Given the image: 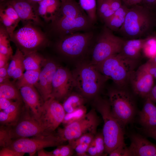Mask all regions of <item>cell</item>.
<instances>
[{
    "instance_id": "1",
    "label": "cell",
    "mask_w": 156,
    "mask_h": 156,
    "mask_svg": "<svg viewBox=\"0 0 156 156\" xmlns=\"http://www.w3.org/2000/svg\"><path fill=\"white\" fill-rule=\"evenodd\" d=\"M156 25L155 13L137 4L129 8L124 22L118 31L128 39L142 38L152 33Z\"/></svg>"
},
{
    "instance_id": "2",
    "label": "cell",
    "mask_w": 156,
    "mask_h": 156,
    "mask_svg": "<svg viewBox=\"0 0 156 156\" xmlns=\"http://www.w3.org/2000/svg\"><path fill=\"white\" fill-rule=\"evenodd\" d=\"M138 62V60L129 58L120 53L94 66L106 78L112 80L118 87L125 88Z\"/></svg>"
},
{
    "instance_id": "3",
    "label": "cell",
    "mask_w": 156,
    "mask_h": 156,
    "mask_svg": "<svg viewBox=\"0 0 156 156\" xmlns=\"http://www.w3.org/2000/svg\"><path fill=\"white\" fill-rule=\"evenodd\" d=\"M95 104L103 120L102 133L105 153L109 154L119 146L125 144L123 127L113 114L108 100L98 99Z\"/></svg>"
},
{
    "instance_id": "4",
    "label": "cell",
    "mask_w": 156,
    "mask_h": 156,
    "mask_svg": "<svg viewBox=\"0 0 156 156\" xmlns=\"http://www.w3.org/2000/svg\"><path fill=\"white\" fill-rule=\"evenodd\" d=\"M72 74L75 87L83 96L88 97L96 95L108 80L91 63L80 64Z\"/></svg>"
},
{
    "instance_id": "5",
    "label": "cell",
    "mask_w": 156,
    "mask_h": 156,
    "mask_svg": "<svg viewBox=\"0 0 156 156\" xmlns=\"http://www.w3.org/2000/svg\"><path fill=\"white\" fill-rule=\"evenodd\" d=\"M109 100L112 113L120 124L124 127L133 119L135 106L131 95L125 88L111 90Z\"/></svg>"
},
{
    "instance_id": "6",
    "label": "cell",
    "mask_w": 156,
    "mask_h": 156,
    "mask_svg": "<svg viewBox=\"0 0 156 156\" xmlns=\"http://www.w3.org/2000/svg\"><path fill=\"white\" fill-rule=\"evenodd\" d=\"M99 120L95 110L93 109L81 119L64 126L57 134L63 142L75 140L88 133L96 134Z\"/></svg>"
},
{
    "instance_id": "7",
    "label": "cell",
    "mask_w": 156,
    "mask_h": 156,
    "mask_svg": "<svg viewBox=\"0 0 156 156\" xmlns=\"http://www.w3.org/2000/svg\"><path fill=\"white\" fill-rule=\"evenodd\" d=\"M125 40L105 27L93 49L91 64L96 66L109 57L120 53Z\"/></svg>"
},
{
    "instance_id": "8",
    "label": "cell",
    "mask_w": 156,
    "mask_h": 156,
    "mask_svg": "<svg viewBox=\"0 0 156 156\" xmlns=\"http://www.w3.org/2000/svg\"><path fill=\"white\" fill-rule=\"evenodd\" d=\"M8 127L10 136L13 140L48 135L44 132L39 122L29 107L25 104L21 114L16 122Z\"/></svg>"
},
{
    "instance_id": "9",
    "label": "cell",
    "mask_w": 156,
    "mask_h": 156,
    "mask_svg": "<svg viewBox=\"0 0 156 156\" xmlns=\"http://www.w3.org/2000/svg\"><path fill=\"white\" fill-rule=\"evenodd\" d=\"M66 113L62 105L54 98L51 97L44 101L38 120L44 133H54Z\"/></svg>"
},
{
    "instance_id": "10",
    "label": "cell",
    "mask_w": 156,
    "mask_h": 156,
    "mask_svg": "<svg viewBox=\"0 0 156 156\" xmlns=\"http://www.w3.org/2000/svg\"><path fill=\"white\" fill-rule=\"evenodd\" d=\"M10 38L24 55L36 51L47 40L43 34L29 23L14 31Z\"/></svg>"
},
{
    "instance_id": "11",
    "label": "cell",
    "mask_w": 156,
    "mask_h": 156,
    "mask_svg": "<svg viewBox=\"0 0 156 156\" xmlns=\"http://www.w3.org/2000/svg\"><path fill=\"white\" fill-rule=\"evenodd\" d=\"M62 143L57 135L53 133L14 140L8 148L32 155L42 149L59 146Z\"/></svg>"
},
{
    "instance_id": "12",
    "label": "cell",
    "mask_w": 156,
    "mask_h": 156,
    "mask_svg": "<svg viewBox=\"0 0 156 156\" xmlns=\"http://www.w3.org/2000/svg\"><path fill=\"white\" fill-rule=\"evenodd\" d=\"M93 36L91 32H76L63 36L58 43V48L63 54L75 57L86 51Z\"/></svg>"
},
{
    "instance_id": "13",
    "label": "cell",
    "mask_w": 156,
    "mask_h": 156,
    "mask_svg": "<svg viewBox=\"0 0 156 156\" xmlns=\"http://www.w3.org/2000/svg\"><path fill=\"white\" fill-rule=\"evenodd\" d=\"M52 22L54 29L63 36L87 30L93 23L85 13L76 17H57Z\"/></svg>"
},
{
    "instance_id": "14",
    "label": "cell",
    "mask_w": 156,
    "mask_h": 156,
    "mask_svg": "<svg viewBox=\"0 0 156 156\" xmlns=\"http://www.w3.org/2000/svg\"><path fill=\"white\" fill-rule=\"evenodd\" d=\"M154 79L144 64L132 72L129 83L135 94L146 98L154 86Z\"/></svg>"
},
{
    "instance_id": "15",
    "label": "cell",
    "mask_w": 156,
    "mask_h": 156,
    "mask_svg": "<svg viewBox=\"0 0 156 156\" xmlns=\"http://www.w3.org/2000/svg\"><path fill=\"white\" fill-rule=\"evenodd\" d=\"M75 87L73 76L68 70L58 67L53 77L51 97L60 100L67 96Z\"/></svg>"
},
{
    "instance_id": "16",
    "label": "cell",
    "mask_w": 156,
    "mask_h": 156,
    "mask_svg": "<svg viewBox=\"0 0 156 156\" xmlns=\"http://www.w3.org/2000/svg\"><path fill=\"white\" fill-rule=\"evenodd\" d=\"M57 67L54 62L48 60L40 70L38 81L34 86L44 102L51 97L52 80Z\"/></svg>"
},
{
    "instance_id": "17",
    "label": "cell",
    "mask_w": 156,
    "mask_h": 156,
    "mask_svg": "<svg viewBox=\"0 0 156 156\" xmlns=\"http://www.w3.org/2000/svg\"><path fill=\"white\" fill-rule=\"evenodd\" d=\"M130 146L127 147L125 156H154L156 145L139 134L130 136Z\"/></svg>"
},
{
    "instance_id": "18",
    "label": "cell",
    "mask_w": 156,
    "mask_h": 156,
    "mask_svg": "<svg viewBox=\"0 0 156 156\" xmlns=\"http://www.w3.org/2000/svg\"><path fill=\"white\" fill-rule=\"evenodd\" d=\"M16 11L20 20L41 24L33 4L27 0H9L7 2Z\"/></svg>"
},
{
    "instance_id": "19",
    "label": "cell",
    "mask_w": 156,
    "mask_h": 156,
    "mask_svg": "<svg viewBox=\"0 0 156 156\" xmlns=\"http://www.w3.org/2000/svg\"><path fill=\"white\" fill-rule=\"evenodd\" d=\"M19 90L23 101L38 120L44 102L42 101L40 95L33 86H24Z\"/></svg>"
},
{
    "instance_id": "20",
    "label": "cell",
    "mask_w": 156,
    "mask_h": 156,
    "mask_svg": "<svg viewBox=\"0 0 156 156\" xmlns=\"http://www.w3.org/2000/svg\"><path fill=\"white\" fill-rule=\"evenodd\" d=\"M139 121L144 129L156 127V105L149 98H145L143 108L139 113Z\"/></svg>"
},
{
    "instance_id": "21",
    "label": "cell",
    "mask_w": 156,
    "mask_h": 156,
    "mask_svg": "<svg viewBox=\"0 0 156 156\" xmlns=\"http://www.w3.org/2000/svg\"><path fill=\"white\" fill-rule=\"evenodd\" d=\"M36 3L38 6L35 9L38 16L42 17L46 21L52 22L59 10L61 1L43 0Z\"/></svg>"
},
{
    "instance_id": "22",
    "label": "cell",
    "mask_w": 156,
    "mask_h": 156,
    "mask_svg": "<svg viewBox=\"0 0 156 156\" xmlns=\"http://www.w3.org/2000/svg\"><path fill=\"white\" fill-rule=\"evenodd\" d=\"M145 40V38L125 40L120 53L129 58L138 60Z\"/></svg>"
},
{
    "instance_id": "23",
    "label": "cell",
    "mask_w": 156,
    "mask_h": 156,
    "mask_svg": "<svg viewBox=\"0 0 156 156\" xmlns=\"http://www.w3.org/2000/svg\"><path fill=\"white\" fill-rule=\"evenodd\" d=\"M60 1V6L55 17L59 16L76 17L85 13L79 4L75 0Z\"/></svg>"
},
{
    "instance_id": "24",
    "label": "cell",
    "mask_w": 156,
    "mask_h": 156,
    "mask_svg": "<svg viewBox=\"0 0 156 156\" xmlns=\"http://www.w3.org/2000/svg\"><path fill=\"white\" fill-rule=\"evenodd\" d=\"M129 8L122 5L111 17L104 21L105 26L112 31H118L124 22Z\"/></svg>"
},
{
    "instance_id": "25",
    "label": "cell",
    "mask_w": 156,
    "mask_h": 156,
    "mask_svg": "<svg viewBox=\"0 0 156 156\" xmlns=\"http://www.w3.org/2000/svg\"><path fill=\"white\" fill-rule=\"evenodd\" d=\"M23 101L19 89L9 80L0 84V98Z\"/></svg>"
},
{
    "instance_id": "26",
    "label": "cell",
    "mask_w": 156,
    "mask_h": 156,
    "mask_svg": "<svg viewBox=\"0 0 156 156\" xmlns=\"http://www.w3.org/2000/svg\"><path fill=\"white\" fill-rule=\"evenodd\" d=\"M44 61L43 58L36 51L25 55L23 61L25 69L26 70H40L41 64Z\"/></svg>"
},
{
    "instance_id": "27",
    "label": "cell",
    "mask_w": 156,
    "mask_h": 156,
    "mask_svg": "<svg viewBox=\"0 0 156 156\" xmlns=\"http://www.w3.org/2000/svg\"><path fill=\"white\" fill-rule=\"evenodd\" d=\"M40 70H26L17 80L16 86L19 89L25 86H35L38 81Z\"/></svg>"
},
{
    "instance_id": "28",
    "label": "cell",
    "mask_w": 156,
    "mask_h": 156,
    "mask_svg": "<svg viewBox=\"0 0 156 156\" xmlns=\"http://www.w3.org/2000/svg\"><path fill=\"white\" fill-rule=\"evenodd\" d=\"M84 102L82 95L73 93L67 96L62 105L66 113H69L83 105Z\"/></svg>"
},
{
    "instance_id": "29",
    "label": "cell",
    "mask_w": 156,
    "mask_h": 156,
    "mask_svg": "<svg viewBox=\"0 0 156 156\" xmlns=\"http://www.w3.org/2000/svg\"><path fill=\"white\" fill-rule=\"evenodd\" d=\"M142 53L143 55L148 59L156 55V33L153 32L145 37Z\"/></svg>"
},
{
    "instance_id": "30",
    "label": "cell",
    "mask_w": 156,
    "mask_h": 156,
    "mask_svg": "<svg viewBox=\"0 0 156 156\" xmlns=\"http://www.w3.org/2000/svg\"><path fill=\"white\" fill-rule=\"evenodd\" d=\"M10 37L8 33L3 27L0 28V54L10 58L12 55V50L10 43Z\"/></svg>"
},
{
    "instance_id": "31",
    "label": "cell",
    "mask_w": 156,
    "mask_h": 156,
    "mask_svg": "<svg viewBox=\"0 0 156 156\" xmlns=\"http://www.w3.org/2000/svg\"><path fill=\"white\" fill-rule=\"evenodd\" d=\"M79 4L91 21L93 23L95 21L97 18L96 0H79Z\"/></svg>"
},
{
    "instance_id": "32",
    "label": "cell",
    "mask_w": 156,
    "mask_h": 156,
    "mask_svg": "<svg viewBox=\"0 0 156 156\" xmlns=\"http://www.w3.org/2000/svg\"><path fill=\"white\" fill-rule=\"evenodd\" d=\"M25 55L18 48L14 54L11 57V61L8 68V75L10 78H12L15 70L23 64Z\"/></svg>"
},
{
    "instance_id": "33",
    "label": "cell",
    "mask_w": 156,
    "mask_h": 156,
    "mask_svg": "<svg viewBox=\"0 0 156 156\" xmlns=\"http://www.w3.org/2000/svg\"><path fill=\"white\" fill-rule=\"evenodd\" d=\"M87 113L86 107L83 105L70 113H66L62 123L64 126L70 124L81 119Z\"/></svg>"
},
{
    "instance_id": "34",
    "label": "cell",
    "mask_w": 156,
    "mask_h": 156,
    "mask_svg": "<svg viewBox=\"0 0 156 156\" xmlns=\"http://www.w3.org/2000/svg\"><path fill=\"white\" fill-rule=\"evenodd\" d=\"M0 20L3 27L10 37L18 23L6 16L2 11L0 12Z\"/></svg>"
},
{
    "instance_id": "35",
    "label": "cell",
    "mask_w": 156,
    "mask_h": 156,
    "mask_svg": "<svg viewBox=\"0 0 156 156\" xmlns=\"http://www.w3.org/2000/svg\"><path fill=\"white\" fill-rule=\"evenodd\" d=\"M13 140L12 139L7 126L1 125L0 146L1 148H9Z\"/></svg>"
},
{
    "instance_id": "36",
    "label": "cell",
    "mask_w": 156,
    "mask_h": 156,
    "mask_svg": "<svg viewBox=\"0 0 156 156\" xmlns=\"http://www.w3.org/2000/svg\"><path fill=\"white\" fill-rule=\"evenodd\" d=\"M95 135L92 133H86L78 138L68 142L73 148L75 146L79 144H90L94 139Z\"/></svg>"
},
{
    "instance_id": "37",
    "label": "cell",
    "mask_w": 156,
    "mask_h": 156,
    "mask_svg": "<svg viewBox=\"0 0 156 156\" xmlns=\"http://www.w3.org/2000/svg\"><path fill=\"white\" fill-rule=\"evenodd\" d=\"M93 141L97 149L98 156L104 155L105 153V145L102 133L95 135Z\"/></svg>"
},
{
    "instance_id": "38",
    "label": "cell",
    "mask_w": 156,
    "mask_h": 156,
    "mask_svg": "<svg viewBox=\"0 0 156 156\" xmlns=\"http://www.w3.org/2000/svg\"><path fill=\"white\" fill-rule=\"evenodd\" d=\"M111 9L110 0H103L97 9L98 14L99 16L103 20Z\"/></svg>"
},
{
    "instance_id": "39",
    "label": "cell",
    "mask_w": 156,
    "mask_h": 156,
    "mask_svg": "<svg viewBox=\"0 0 156 156\" xmlns=\"http://www.w3.org/2000/svg\"><path fill=\"white\" fill-rule=\"evenodd\" d=\"M144 64L149 73L156 79V55L149 59Z\"/></svg>"
},
{
    "instance_id": "40",
    "label": "cell",
    "mask_w": 156,
    "mask_h": 156,
    "mask_svg": "<svg viewBox=\"0 0 156 156\" xmlns=\"http://www.w3.org/2000/svg\"><path fill=\"white\" fill-rule=\"evenodd\" d=\"M25 154L6 147L2 148L0 151V156H23Z\"/></svg>"
},
{
    "instance_id": "41",
    "label": "cell",
    "mask_w": 156,
    "mask_h": 156,
    "mask_svg": "<svg viewBox=\"0 0 156 156\" xmlns=\"http://www.w3.org/2000/svg\"><path fill=\"white\" fill-rule=\"evenodd\" d=\"M90 144H79L73 148L77 155L80 156H87V151Z\"/></svg>"
},
{
    "instance_id": "42",
    "label": "cell",
    "mask_w": 156,
    "mask_h": 156,
    "mask_svg": "<svg viewBox=\"0 0 156 156\" xmlns=\"http://www.w3.org/2000/svg\"><path fill=\"white\" fill-rule=\"evenodd\" d=\"M58 146L60 148V156H70L73 155L74 149L69 144Z\"/></svg>"
},
{
    "instance_id": "43",
    "label": "cell",
    "mask_w": 156,
    "mask_h": 156,
    "mask_svg": "<svg viewBox=\"0 0 156 156\" xmlns=\"http://www.w3.org/2000/svg\"><path fill=\"white\" fill-rule=\"evenodd\" d=\"M127 147L126 144H122L109 154L110 156H125Z\"/></svg>"
},
{
    "instance_id": "44",
    "label": "cell",
    "mask_w": 156,
    "mask_h": 156,
    "mask_svg": "<svg viewBox=\"0 0 156 156\" xmlns=\"http://www.w3.org/2000/svg\"><path fill=\"white\" fill-rule=\"evenodd\" d=\"M15 101L7 98H0V111L4 110L10 105Z\"/></svg>"
},
{
    "instance_id": "45",
    "label": "cell",
    "mask_w": 156,
    "mask_h": 156,
    "mask_svg": "<svg viewBox=\"0 0 156 156\" xmlns=\"http://www.w3.org/2000/svg\"><path fill=\"white\" fill-rule=\"evenodd\" d=\"M87 153L88 155L90 156H98L97 149L93 141V140L88 146L87 151Z\"/></svg>"
},
{
    "instance_id": "46",
    "label": "cell",
    "mask_w": 156,
    "mask_h": 156,
    "mask_svg": "<svg viewBox=\"0 0 156 156\" xmlns=\"http://www.w3.org/2000/svg\"><path fill=\"white\" fill-rule=\"evenodd\" d=\"M121 0H110L111 8L114 12L119 8L122 5Z\"/></svg>"
},
{
    "instance_id": "47",
    "label": "cell",
    "mask_w": 156,
    "mask_h": 156,
    "mask_svg": "<svg viewBox=\"0 0 156 156\" xmlns=\"http://www.w3.org/2000/svg\"><path fill=\"white\" fill-rule=\"evenodd\" d=\"M145 6L153 10L156 8V0H142Z\"/></svg>"
},
{
    "instance_id": "48",
    "label": "cell",
    "mask_w": 156,
    "mask_h": 156,
    "mask_svg": "<svg viewBox=\"0 0 156 156\" xmlns=\"http://www.w3.org/2000/svg\"><path fill=\"white\" fill-rule=\"evenodd\" d=\"M144 131L148 137L153 138L156 141V127L151 129H144Z\"/></svg>"
},
{
    "instance_id": "49",
    "label": "cell",
    "mask_w": 156,
    "mask_h": 156,
    "mask_svg": "<svg viewBox=\"0 0 156 156\" xmlns=\"http://www.w3.org/2000/svg\"><path fill=\"white\" fill-rule=\"evenodd\" d=\"M124 5L128 7L138 4L142 2V0H121Z\"/></svg>"
},
{
    "instance_id": "50",
    "label": "cell",
    "mask_w": 156,
    "mask_h": 156,
    "mask_svg": "<svg viewBox=\"0 0 156 156\" xmlns=\"http://www.w3.org/2000/svg\"><path fill=\"white\" fill-rule=\"evenodd\" d=\"M9 65V63H8L5 65L0 68V77H9L8 72Z\"/></svg>"
},
{
    "instance_id": "51",
    "label": "cell",
    "mask_w": 156,
    "mask_h": 156,
    "mask_svg": "<svg viewBox=\"0 0 156 156\" xmlns=\"http://www.w3.org/2000/svg\"><path fill=\"white\" fill-rule=\"evenodd\" d=\"M147 97L156 103V84L153 86Z\"/></svg>"
},
{
    "instance_id": "52",
    "label": "cell",
    "mask_w": 156,
    "mask_h": 156,
    "mask_svg": "<svg viewBox=\"0 0 156 156\" xmlns=\"http://www.w3.org/2000/svg\"><path fill=\"white\" fill-rule=\"evenodd\" d=\"M10 58L8 56L0 54V68L8 63V61Z\"/></svg>"
},
{
    "instance_id": "53",
    "label": "cell",
    "mask_w": 156,
    "mask_h": 156,
    "mask_svg": "<svg viewBox=\"0 0 156 156\" xmlns=\"http://www.w3.org/2000/svg\"><path fill=\"white\" fill-rule=\"evenodd\" d=\"M38 155L39 156H49L47 151L44 150V148L42 149L37 151Z\"/></svg>"
},
{
    "instance_id": "54",
    "label": "cell",
    "mask_w": 156,
    "mask_h": 156,
    "mask_svg": "<svg viewBox=\"0 0 156 156\" xmlns=\"http://www.w3.org/2000/svg\"><path fill=\"white\" fill-rule=\"evenodd\" d=\"M33 4H35L43 0H27Z\"/></svg>"
},
{
    "instance_id": "55",
    "label": "cell",
    "mask_w": 156,
    "mask_h": 156,
    "mask_svg": "<svg viewBox=\"0 0 156 156\" xmlns=\"http://www.w3.org/2000/svg\"><path fill=\"white\" fill-rule=\"evenodd\" d=\"M103 0H96L97 4V9Z\"/></svg>"
},
{
    "instance_id": "56",
    "label": "cell",
    "mask_w": 156,
    "mask_h": 156,
    "mask_svg": "<svg viewBox=\"0 0 156 156\" xmlns=\"http://www.w3.org/2000/svg\"><path fill=\"white\" fill-rule=\"evenodd\" d=\"M154 156H156V153L155 154V155H154Z\"/></svg>"
},
{
    "instance_id": "57",
    "label": "cell",
    "mask_w": 156,
    "mask_h": 156,
    "mask_svg": "<svg viewBox=\"0 0 156 156\" xmlns=\"http://www.w3.org/2000/svg\"><path fill=\"white\" fill-rule=\"evenodd\" d=\"M1 1H3L5 0H1Z\"/></svg>"
},
{
    "instance_id": "58",
    "label": "cell",
    "mask_w": 156,
    "mask_h": 156,
    "mask_svg": "<svg viewBox=\"0 0 156 156\" xmlns=\"http://www.w3.org/2000/svg\"><path fill=\"white\" fill-rule=\"evenodd\" d=\"M155 13V14H156V13Z\"/></svg>"
}]
</instances>
